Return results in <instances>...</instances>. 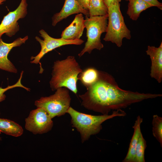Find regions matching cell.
Here are the masks:
<instances>
[{"label": "cell", "instance_id": "603a6c76", "mask_svg": "<svg viewBox=\"0 0 162 162\" xmlns=\"http://www.w3.org/2000/svg\"><path fill=\"white\" fill-rule=\"evenodd\" d=\"M80 5L84 9L88 11L91 0H77Z\"/></svg>", "mask_w": 162, "mask_h": 162}, {"label": "cell", "instance_id": "52a82bcc", "mask_svg": "<svg viewBox=\"0 0 162 162\" xmlns=\"http://www.w3.org/2000/svg\"><path fill=\"white\" fill-rule=\"evenodd\" d=\"M52 119L44 109L37 107L32 110L26 118L25 128L34 134L46 133L53 127Z\"/></svg>", "mask_w": 162, "mask_h": 162}, {"label": "cell", "instance_id": "8fae6325", "mask_svg": "<svg viewBox=\"0 0 162 162\" xmlns=\"http://www.w3.org/2000/svg\"><path fill=\"white\" fill-rule=\"evenodd\" d=\"M146 52L151 61L150 76L160 83L162 80V42L158 47L148 46Z\"/></svg>", "mask_w": 162, "mask_h": 162}, {"label": "cell", "instance_id": "9c48e42d", "mask_svg": "<svg viewBox=\"0 0 162 162\" xmlns=\"http://www.w3.org/2000/svg\"><path fill=\"white\" fill-rule=\"evenodd\" d=\"M27 5L26 0H21L18 7L15 10L9 12L4 16L0 24V39L4 34L11 37L19 31V27L17 21L26 16Z\"/></svg>", "mask_w": 162, "mask_h": 162}, {"label": "cell", "instance_id": "6da1fadb", "mask_svg": "<svg viewBox=\"0 0 162 162\" xmlns=\"http://www.w3.org/2000/svg\"><path fill=\"white\" fill-rule=\"evenodd\" d=\"M86 88L87 91L79 96L86 109L108 114L111 110L125 108L143 100L161 97L160 94L140 93L120 88L110 74L99 71L97 80Z\"/></svg>", "mask_w": 162, "mask_h": 162}, {"label": "cell", "instance_id": "30bf717a", "mask_svg": "<svg viewBox=\"0 0 162 162\" xmlns=\"http://www.w3.org/2000/svg\"><path fill=\"white\" fill-rule=\"evenodd\" d=\"M26 36L23 38H19L13 42L7 43L0 39V69L11 73H16L17 70L12 63L8 59V56L14 47L20 46L25 43L28 40Z\"/></svg>", "mask_w": 162, "mask_h": 162}, {"label": "cell", "instance_id": "4fadbf2b", "mask_svg": "<svg viewBox=\"0 0 162 162\" xmlns=\"http://www.w3.org/2000/svg\"><path fill=\"white\" fill-rule=\"evenodd\" d=\"M84 21L82 14H78L71 23L62 31L61 38L68 40L80 39L85 28Z\"/></svg>", "mask_w": 162, "mask_h": 162}, {"label": "cell", "instance_id": "83f0119b", "mask_svg": "<svg viewBox=\"0 0 162 162\" xmlns=\"http://www.w3.org/2000/svg\"><path fill=\"white\" fill-rule=\"evenodd\" d=\"M1 134V132L0 131V134Z\"/></svg>", "mask_w": 162, "mask_h": 162}, {"label": "cell", "instance_id": "d6986e66", "mask_svg": "<svg viewBox=\"0 0 162 162\" xmlns=\"http://www.w3.org/2000/svg\"><path fill=\"white\" fill-rule=\"evenodd\" d=\"M152 134L162 147V118L157 115L153 116Z\"/></svg>", "mask_w": 162, "mask_h": 162}, {"label": "cell", "instance_id": "ffe728a7", "mask_svg": "<svg viewBox=\"0 0 162 162\" xmlns=\"http://www.w3.org/2000/svg\"><path fill=\"white\" fill-rule=\"evenodd\" d=\"M146 147V141L141 132L136 149V162H145V151Z\"/></svg>", "mask_w": 162, "mask_h": 162}, {"label": "cell", "instance_id": "7c38bea8", "mask_svg": "<svg viewBox=\"0 0 162 162\" xmlns=\"http://www.w3.org/2000/svg\"><path fill=\"white\" fill-rule=\"evenodd\" d=\"M82 13L89 17V12L83 9L77 0H65L64 5L60 12L56 13L52 17V25L55 26L59 22L70 15Z\"/></svg>", "mask_w": 162, "mask_h": 162}, {"label": "cell", "instance_id": "e0dca14e", "mask_svg": "<svg viewBox=\"0 0 162 162\" xmlns=\"http://www.w3.org/2000/svg\"><path fill=\"white\" fill-rule=\"evenodd\" d=\"M99 70L93 67L88 68L82 71L78 76V80L86 88L98 79Z\"/></svg>", "mask_w": 162, "mask_h": 162}, {"label": "cell", "instance_id": "5bb4252c", "mask_svg": "<svg viewBox=\"0 0 162 162\" xmlns=\"http://www.w3.org/2000/svg\"><path fill=\"white\" fill-rule=\"evenodd\" d=\"M143 119L140 116L136 118L133 128L134 132L130 140L127 155L122 161L123 162H136V149L140 133L141 132L140 126Z\"/></svg>", "mask_w": 162, "mask_h": 162}, {"label": "cell", "instance_id": "8992f818", "mask_svg": "<svg viewBox=\"0 0 162 162\" xmlns=\"http://www.w3.org/2000/svg\"><path fill=\"white\" fill-rule=\"evenodd\" d=\"M56 91L54 94L41 97L34 102L37 107L44 109L52 118L64 115L70 107L71 99L69 90L62 87Z\"/></svg>", "mask_w": 162, "mask_h": 162}, {"label": "cell", "instance_id": "7402d4cb", "mask_svg": "<svg viewBox=\"0 0 162 162\" xmlns=\"http://www.w3.org/2000/svg\"><path fill=\"white\" fill-rule=\"evenodd\" d=\"M145 2L151 5L152 7H157L160 10L162 9V4L158 0H143Z\"/></svg>", "mask_w": 162, "mask_h": 162}, {"label": "cell", "instance_id": "44dd1931", "mask_svg": "<svg viewBox=\"0 0 162 162\" xmlns=\"http://www.w3.org/2000/svg\"><path fill=\"white\" fill-rule=\"evenodd\" d=\"M23 73V71L21 72L19 79L17 82L11 86H9L7 87L4 88H2V87H0V101L3 100L5 99V96L4 94V93L5 92L8 90L13 88H14L16 87H21L25 89L27 91H30V89L29 88L25 87L22 85L21 83V79Z\"/></svg>", "mask_w": 162, "mask_h": 162}, {"label": "cell", "instance_id": "9a60e30c", "mask_svg": "<svg viewBox=\"0 0 162 162\" xmlns=\"http://www.w3.org/2000/svg\"><path fill=\"white\" fill-rule=\"evenodd\" d=\"M0 131L6 134L19 137L23 133V130L19 124L9 119L0 118Z\"/></svg>", "mask_w": 162, "mask_h": 162}, {"label": "cell", "instance_id": "ba28073f", "mask_svg": "<svg viewBox=\"0 0 162 162\" xmlns=\"http://www.w3.org/2000/svg\"><path fill=\"white\" fill-rule=\"evenodd\" d=\"M39 32L40 36L43 38V40L37 36L35 37V38L40 45L41 50L37 56L31 57V59L32 60L31 61V63L35 64L40 63V70H41L42 73L43 70L41 68L40 60L46 53L56 48L63 46L71 44L80 45L84 42L83 40L80 39L68 40H64L62 38H54L49 36L43 29H41Z\"/></svg>", "mask_w": 162, "mask_h": 162}, {"label": "cell", "instance_id": "ac0fdd59", "mask_svg": "<svg viewBox=\"0 0 162 162\" xmlns=\"http://www.w3.org/2000/svg\"><path fill=\"white\" fill-rule=\"evenodd\" d=\"M88 11L90 16H104L108 14V8L104 0H91Z\"/></svg>", "mask_w": 162, "mask_h": 162}, {"label": "cell", "instance_id": "cb8c5ba5", "mask_svg": "<svg viewBox=\"0 0 162 162\" xmlns=\"http://www.w3.org/2000/svg\"><path fill=\"white\" fill-rule=\"evenodd\" d=\"M104 2L108 8L111 4L117 3H119L121 0H104Z\"/></svg>", "mask_w": 162, "mask_h": 162}, {"label": "cell", "instance_id": "3957f363", "mask_svg": "<svg viewBox=\"0 0 162 162\" xmlns=\"http://www.w3.org/2000/svg\"><path fill=\"white\" fill-rule=\"evenodd\" d=\"M67 113L71 117L72 126L80 133L82 143L88 140L91 136L98 134L102 129V124L105 121L126 115L124 111L120 109L114 110L110 115H92L80 112L70 106Z\"/></svg>", "mask_w": 162, "mask_h": 162}, {"label": "cell", "instance_id": "2e32d148", "mask_svg": "<svg viewBox=\"0 0 162 162\" xmlns=\"http://www.w3.org/2000/svg\"><path fill=\"white\" fill-rule=\"evenodd\" d=\"M127 14L133 20H137L141 12L152 6L143 0H130Z\"/></svg>", "mask_w": 162, "mask_h": 162}, {"label": "cell", "instance_id": "5b68a950", "mask_svg": "<svg viewBox=\"0 0 162 162\" xmlns=\"http://www.w3.org/2000/svg\"><path fill=\"white\" fill-rule=\"evenodd\" d=\"M85 18L84 25L87 39L84 48L78 54L80 57L86 52L90 54L94 49L100 50L104 47L100 37L103 33L106 32L107 29V15L89 17L86 16Z\"/></svg>", "mask_w": 162, "mask_h": 162}, {"label": "cell", "instance_id": "4316f807", "mask_svg": "<svg viewBox=\"0 0 162 162\" xmlns=\"http://www.w3.org/2000/svg\"><path fill=\"white\" fill-rule=\"evenodd\" d=\"M126 0V1H129L130 0Z\"/></svg>", "mask_w": 162, "mask_h": 162}, {"label": "cell", "instance_id": "7a4b0ae2", "mask_svg": "<svg viewBox=\"0 0 162 162\" xmlns=\"http://www.w3.org/2000/svg\"><path fill=\"white\" fill-rule=\"evenodd\" d=\"M82 70L74 56H68L65 59L54 62L50 81L52 91L64 87L75 94L77 92L78 76Z\"/></svg>", "mask_w": 162, "mask_h": 162}, {"label": "cell", "instance_id": "484cf974", "mask_svg": "<svg viewBox=\"0 0 162 162\" xmlns=\"http://www.w3.org/2000/svg\"><path fill=\"white\" fill-rule=\"evenodd\" d=\"M2 140V138L0 137V141Z\"/></svg>", "mask_w": 162, "mask_h": 162}, {"label": "cell", "instance_id": "d4e9b609", "mask_svg": "<svg viewBox=\"0 0 162 162\" xmlns=\"http://www.w3.org/2000/svg\"><path fill=\"white\" fill-rule=\"evenodd\" d=\"M6 0H0V5L2 4L3 3L6 1Z\"/></svg>", "mask_w": 162, "mask_h": 162}, {"label": "cell", "instance_id": "277c9868", "mask_svg": "<svg viewBox=\"0 0 162 162\" xmlns=\"http://www.w3.org/2000/svg\"><path fill=\"white\" fill-rule=\"evenodd\" d=\"M108 8V22L104 40L111 41L118 47H121L124 38L130 39V32L125 23L119 3L112 4Z\"/></svg>", "mask_w": 162, "mask_h": 162}]
</instances>
